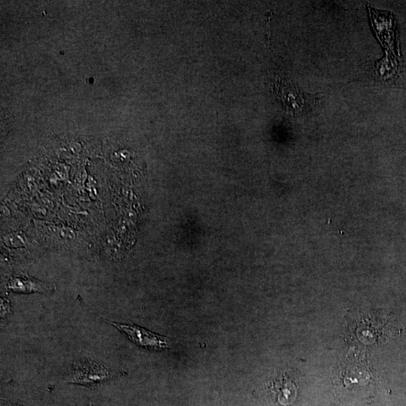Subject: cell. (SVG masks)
Instances as JSON below:
<instances>
[{
  "label": "cell",
  "instance_id": "cell-4",
  "mask_svg": "<svg viewBox=\"0 0 406 406\" xmlns=\"http://www.w3.org/2000/svg\"><path fill=\"white\" fill-rule=\"evenodd\" d=\"M278 86V94L283 99L284 104L290 111H293V113H300L304 110L306 101L304 95L293 84L281 81Z\"/></svg>",
  "mask_w": 406,
  "mask_h": 406
},
{
  "label": "cell",
  "instance_id": "cell-5",
  "mask_svg": "<svg viewBox=\"0 0 406 406\" xmlns=\"http://www.w3.org/2000/svg\"><path fill=\"white\" fill-rule=\"evenodd\" d=\"M10 311V302L5 300H2L1 304V315L2 317L5 316L6 315L9 314Z\"/></svg>",
  "mask_w": 406,
  "mask_h": 406
},
{
  "label": "cell",
  "instance_id": "cell-6",
  "mask_svg": "<svg viewBox=\"0 0 406 406\" xmlns=\"http://www.w3.org/2000/svg\"><path fill=\"white\" fill-rule=\"evenodd\" d=\"M89 406H93L92 403H90V404H89Z\"/></svg>",
  "mask_w": 406,
  "mask_h": 406
},
{
  "label": "cell",
  "instance_id": "cell-2",
  "mask_svg": "<svg viewBox=\"0 0 406 406\" xmlns=\"http://www.w3.org/2000/svg\"><path fill=\"white\" fill-rule=\"evenodd\" d=\"M105 322L113 325L115 328L124 332L133 343L142 348L161 351L172 346V342L168 338L157 335L137 325L117 324L107 320Z\"/></svg>",
  "mask_w": 406,
  "mask_h": 406
},
{
  "label": "cell",
  "instance_id": "cell-3",
  "mask_svg": "<svg viewBox=\"0 0 406 406\" xmlns=\"http://www.w3.org/2000/svg\"><path fill=\"white\" fill-rule=\"evenodd\" d=\"M8 288L15 293H47L54 289V285L34 280L30 276H19L11 278Z\"/></svg>",
  "mask_w": 406,
  "mask_h": 406
},
{
  "label": "cell",
  "instance_id": "cell-1",
  "mask_svg": "<svg viewBox=\"0 0 406 406\" xmlns=\"http://www.w3.org/2000/svg\"><path fill=\"white\" fill-rule=\"evenodd\" d=\"M113 376V374L104 365L84 359L71 365L67 381L69 383L91 385L101 383Z\"/></svg>",
  "mask_w": 406,
  "mask_h": 406
}]
</instances>
